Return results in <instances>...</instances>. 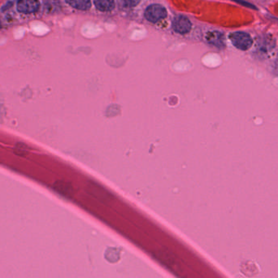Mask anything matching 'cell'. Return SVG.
<instances>
[{
	"instance_id": "277c9868",
	"label": "cell",
	"mask_w": 278,
	"mask_h": 278,
	"mask_svg": "<svg viewBox=\"0 0 278 278\" xmlns=\"http://www.w3.org/2000/svg\"><path fill=\"white\" fill-rule=\"evenodd\" d=\"M40 7L39 0H19L17 10L24 14H31L38 12Z\"/></svg>"
},
{
	"instance_id": "ba28073f",
	"label": "cell",
	"mask_w": 278,
	"mask_h": 278,
	"mask_svg": "<svg viewBox=\"0 0 278 278\" xmlns=\"http://www.w3.org/2000/svg\"><path fill=\"white\" fill-rule=\"evenodd\" d=\"M141 0H121L122 3L125 7H133L139 4Z\"/></svg>"
},
{
	"instance_id": "5b68a950",
	"label": "cell",
	"mask_w": 278,
	"mask_h": 278,
	"mask_svg": "<svg viewBox=\"0 0 278 278\" xmlns=\"http://www.w3.org/2000/svg\"><path fill=\"white\" fill-rule=\"evenodd\" d=\"M95 7L101 12H110L115 8L114 0H94Z\"/></svg>"
},
{
	"instance_id": "8992f818",
	"label": "cell",
	"mask_w": 278,
	"mask_h": 278,
	"mask_svg": "<svg viewBox=\"0 0 278 278\" xmlns=\"http://www.w3.org/2000/svg\"><path fill=\"white\" fill-rule=\"evenodd\" d=\"M68 4L76 9L87 11L91 7L90 0H65Z\"/></svg>"
},
{
	"instance_id": "9c48e42d",
	"label": "cell",
	"mask_w": 278,
	"mask_h": 278,
	"mask_svg": "<svg viewBox=\"0 0 278 278\" xmlns=\"http://www.w3.org/2000/svg\"><path fill=\"white\" fill-rule=\"evenodd\" d=\"M0 29H1V20H0Z\"/></svg>"
},
{
	"instance_id": "7a4b0ae2",
	"label": "cell",
	"mask_w": 278,
	"mask_h": 278,
	"mask_svg": "<svg viewBox=\"0 0 278 278\" xmlns=\"http://www.w3.org/2000/svg\"><path fill=\"white\" fill-rule=\"evenodd\" d=\"M145 18L151 23H156L164 19L168 16L165 7L162 5L153 4L149 6L145 11Z\"/></svg>"
},
{
	"instance_id": "6da1fadb",
	"label": "cell",
	"mask_w": 278,
	"mask_h": 278,
	"mask_svg": "<svg viewBox=\"0 0 278 278\" xmlns=\"http://www.w3.org/2000/svg\"><path fill=\"white\" fill-rule=\"evenodd\" d=\"M230 40L235 47L241 51H246L251 48L253 43L251 35L245 32H235L230 35Z\"/></svg>"
},
{
	"instance_id": "3957f363",
	"label": "cell",
	"mask_w": 278,
	"mask_h": 278,
	"mask_svg": "<svg viewBox=\"0 0 278 278\" xmlns=\"http://www.w3.org/2000/svg\"><path fill=\"white\" fill-rule=\"evenodd\" d=\"M172 26L178 34H185L190 31V29L192 28V24L187 17L179 15L173 18Z\"/></svg>"
},
{
	"instance_id": "52a82bcc",
	"label": "cell",
	"mask_w": 278,
	"mask_h": 278,
	"mask_svg": "<svg viewBox=\"0 0 278 278\" xmlns=\"http://www.w3.org/2000/svg\"><path fill=\"white\" fill-rule=\"evenodd\" d=\"M207 39L210 43L213 44L215 46H220L222 44L221 34H219L218 32L210 33Z\"/></svg>"
}]
</instances>
